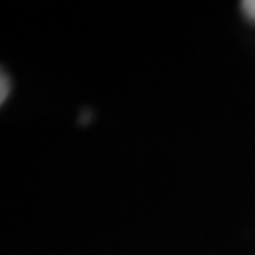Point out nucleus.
Returning a JSON list of instances; mask_svg holds the SVG:
<instances>
[{
    "instance_id": "obj_1",
    "label": "nucleus",
    "mask_w": 255,
    "mask_h": 255,
    "mask_svg": "<svg viewBox=\"0 0 255 255\" xmlns=\"http://www.w3.org/2000/svg\"><path fill=\"white\" fill-rule=\"evenodd\" d=\"M0 102L4 104L6 102V99H8V95H9V80H8V76H6V72H2V83H0Z\"/></svg>"
},
{
    "instance_id": "obj_2",
    "label": "nucleus",
    "mask_w": 255,
    "mask_h": 255,
    "mask_svg": "<svg viewBox=\"0 0 255 255\" xmlns=\"http://www.w3.org/2000/svg\"><path fill=\"white\" fill-rule=\"evenodd\" d=\"M242 11H244L252 21H255V0H246V2H242Z\"/></svg>"
}]
</instances>
